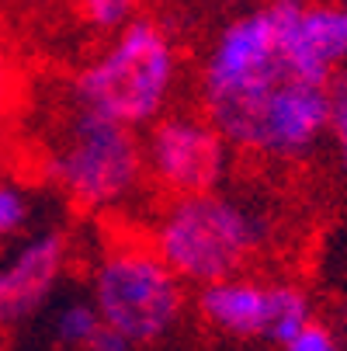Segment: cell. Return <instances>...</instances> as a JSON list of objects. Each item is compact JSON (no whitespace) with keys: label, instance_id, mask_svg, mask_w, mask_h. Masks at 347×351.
Segmentation results:
<instances>
[{"label":"cell","instance_id":"14","mask_svg":"<svg viewBox=\"0 0 347 351\" xmlns=\"http://www.w3.org/2000/svg\"><path fill=\"white\" fill-rule=\"evenodd\" d=\"M326 139L333 143L340 164L347 167V66H340L330 77V119H326Z\"/></svg>","mask_w":347,"mask_h":351},{"label":"cell","instance_id":"17","mask_svg":"<svg viewBox=\"0 0 347 351\" xmlns=\"http://www.w3.org/2000/svg\"><path fill=\"white\" fill-rule=\"evenodd\" d=\"M87 351H136L118 330H112V327H101L94 334V341L87 344Z\"/></svg>","mask_w":347,"mask_h":351},{"label":"cell","instance_id":"3","mask_svg":"<svg viewBox=\"0 0 347 351\" xmlns=\"http://www.w3.org/2000/svg\"><path fill=\"white\" fill-rule=\"evenodd\" d=\"M268 233V219L222 188L164 198L146 226L153 250L194 289L246 271L264 250Z\"/></svg>","mask_w":347,"mask_h":351},{"label":"cell","instance_id":"5","mask_svg":"<svg viewBox=\"0 0 347 351\" xmlns=\"http://www.w3.org/2000/svg\"><path fill=\"white\" fill-rule=\"evenodd\" d=\"M45 174L66 202L87 216H112L129 209L146 188L139 132L70 105L45 154Z\"/></svg>","mask_w":347,"mask_h":351},{"label":"cell","instance_id":"11","mask_svg":"<svg viewBox=\"0 0 347 351\" xmlns=\"http://www.w3.org/2000/svg\"><path fill=\"white\" fill-rule=\"evenodd\" d=\"M105 327V320L97 317L90 299H70V303L56 313V341L70 351H87L94 334Z\"/></svg>","mask_w":347,"mask_h":351},{"label":"cell","instance_id":"4","mask_svg":"<svg viewBox=\"0 0 347 351\" xmlns=\"http://www.w3.org/2000/svg\"><path fill=\"white\" fill-rule=\"evenodd\" d=\"M87 299L105 327L118 330L132 348L167 341L188 306V285L157 254L146 233H118L94 254L87 275Z\"/></svg>","mask_w":347,"mask_h":351},{"label":"cell","instance_id":"13","mask_svg":"<svg viewBox=\"0 0 347 351\" xmlns=\"http://www.w3.org/2000/svg\"><path fill=\"white\" fill-rule=\"evenodd\" d=\"M31 223V198L21 184L0 181V243L21 237Z\"/></svg>","mask_w":347,"mask_h":351},{"label":"cell","instance_id":"6","mask_svg":"<svg viewBox=\"0 0 347 351\" xmlns=\"http://www.w3.org/2000/svg\"><path fill=\"white\" fill-rule=\"evenodd\" d=\"M146 188L160 198L222 188L233 149L202 112H164L139 136Z\"/></svg>","mask_w":347,"mask_h":351},{"label":"cell","instance_id":"12","mask_svg":"<svg viewBox=\"0 0 347 351\" xmlns=\"http://www.w3.org/2000/svg\"><path fill=\"white\" fill-rule=\"evenodd\" d=\"M70 4L83 21V28H90L94 35H112L115 28H122L139 14L142 0H70Z\"/></svg>","mask_w":347,"mask_h":351},{"label":"cell","instance_id":"2","mask_svg":"<svg viewBox=\"0 0 347 351\" xmlns=\"http://www.w3.org/2000/svg\"><path fill=\"white\" fill-rule=\"evenodd\" d=\"M184 60L170 28L150 14H136L73 73L70 105L108 115L136 132L160 119L181 87Z\"/></svg>","mask_w":347,"mask_h":351},{"label":"cell","instance_id":"9","mask_svg":"<svg viewBox=\"0 0 347 351\" xmlns=\"http://www.w3.org/2000/svg\"><path fill=\"white\" fill-rule=\"evenodd\" d=\"M295 38L303 42L309 60L330 77L347 66V4L330 0H295L292 11Z\"/></svg>","mask_w":347,"mask_h":351},{"label":"cell","instance_id":"10","mask_svg":"<svg viewBox=\"0 0 347 351\" xmlns=\"http://www.w3.org/2000/svg\"><path fill=\"white\" fill-rule=\"evenodd\" d=\"M313 320V299L299 282H271V313H268V334L264 341H271L274 348H281L292 334H299L306 324Z\"/></svg>","mask_w":347,"mask_h":351},{"label":"cell","instance_id":"8","mask_svg":"<svg viewBox=\"0 0 347 351\" xmlns=\"http://www.w3.org/2000/svg\"><path fill=\"white\" fill-rule=\"evenodd\" d=\"M194 313L209 330L233 337V341H254L268 334L271 313V282L257 275H226L209 285H198L194 292Z\"/></svg>","mask_w":347,"mask_h":351},{"label":"cell","instance_id":"19","mask_svg":"<svg viewBox=\"0 0 347 351\" xmlns=\"http://www.w3.org/2000/svg\"><path fill=\"white\" fill-rule=\"evenodd\" d=\"M330 4H347V0H330Z\"/></svg>","mask_w":347,"mask_h":351},{"label":"cell","instance_id":"16","mask_svg":"<svg viewBox=\"0 0 347 351\" xmlns=\"http://www.w3.org/2000/svg\"><path fill=\"white\" fill-rule=\"evenodd\" d=\"M14 94H18V66H14V60H11L8 42L0 38V112L14 101Z\"/></svg>","mask_w":347,"mask_h":351},{"label":"cell","instance_id":"7","mask_svg":"<svg viewBox=\"0 0 347 351\" xmlns=\"http://www.w3.org/2000/svg\"><path fill=\"white\" fill-rule=\"evenodd\" d=\"M73 261V237L66 230H42L28 237L0 268V327L35 313L63 282Z\"/></svg>","mask_w":347,"mask_h":351},{"label":"cell","instance_id":"18","mask_svg":"<svg viewBox=\"0 0 347 351\" xmlns=\"http://www.w3.org/2000/svg\"><path fill=\"white\" fill-rule=\"evenodd\" d=\"M11 8H25V11H38V8H53L56 0H4Z\"/></svg>","mask_w":347,"mask_h":351},{"label":"cell","instance_id":"15","mask_svg":"<svg viewBox=\"0 0 347 351\" xmlns=\"http://www.w3.org/2000/svg\"><path fill=\"white\" fill-rule=\"evenodd\" d=\"M281 351H344V348H340L337 334H333L330 327L316 324V317H313L299 334H292V337L281 344Z\"/></svg>","mask_w":347,"mask_h":351},{"label":"cell","instance_id":"1","mask_svg":"<svg viewBox=\"0 0 347 351\" xmlns=\"http://www.w3.org/2000/svg\"><path fill=\"white\" fill-rule=\"evenodd\" d=\"M295 0H264L226 21L198 66V112L236 157L299 164L326 139L330 73L292 28Z\"/></svg>","mask_w":347,"mask_h":351}]
</instances>
